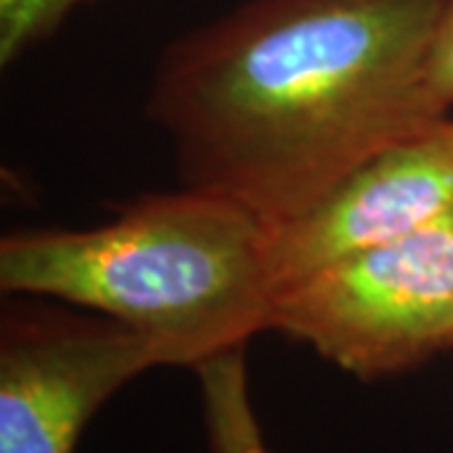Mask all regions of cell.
<instances>
[{
  "label": "cell",
  "mask_w": 453,
  "mask_h": 453,
  "mask_svg": "<svg viewBox=\"0 0 453 453\" xmlns=\"http://www.w3.org/2000/svg\"><path fill=\"white\" fill-rule=\"evenodd\" d=\"M446 0H250L172 43L146 111L184 187L273 229L443 121L428 65Z\"/></svg>",
  "instance_id": "obj_1"
},
{
  "label": "cell",
  "mask_w": 453,
  "mask_h": 453,
  "mask_svg": "<svg viewBox=\"0 0 453 453\" xmlns=\"http://www.w3.org/2000/svg\"><path fill=\"white\" fill-rule=\"evenodd\" d=\"M0 288L106 315L196 368L270 330L273 226L192 187L146 195L91 229L8 234Z\"/></svg>",
  "instance_id": "obj_2"
},
{
  "label": "cell",
  "mask_w": 453,
  "mask_h": 453,
  "mask_svg": "<svg viewBox=\"0 0 453 453\" xmlns=\"http://www.w3.org/2000/svg\"><path fill=\"white\" fill-rule=\"evenodd\" d=\"M270 330L363 380L453 348V211L280 288Z\"/></svg>",
  "instance_id": "obj_3"
},
{
  "label": "cell",
  "mask_w": 453,
  "mask_h": 453,
  "mask_svg": "<svg viewBox=\"0 0 453 453\" xmlns=\"http://www.w3.org/2000/svg\"><path fill=\"white\" fill-rule=\"evenodd\" d=\"M166 365L136 330L98 312L5 308L0 453H76L86 423L131 378Z\"/></svg>",
  "instance_id": "obj_4"
},
{
  "label": "cell",
  "mask_w": 453,
  "mask_h": 453,
  "mask_svg": "<svg viewBox=\"0 0 453 453\" xmlns=\"http://www.w3.org/2000/svg\"><path fill=\"white\" fill-rule=\"evenodd\" d=\"M453 211V119L408 136L305 214L273 229L277 290L378 244L395 242Z\"/></svg>",
  "instance_id": "obj_5"
},
{
  "label": "cell",
  "mask_w": 453,
  "mask_h": 453,
  "mask_svg": "<svg viewBox=\"0 0 453 453\" xmlns=\"http://www.w3.org/2000/svg\"><path fill=\"white\" fill-rule=\"evenodd\" d=\"M204 418L211 453H270L250 401L244 348L199 363Z\"/></svg>",
  "instance_id": "obj_6"
},
{
  "label": "cell",
  "mask_w": 453,
  "mask_h": 453,
  "mask_svg": "<svg viewBox=\"0 0 453 453\" xmlns=\"http://www.w3.org/2000/svg\"><path fill=\"white\" fill-rule=\"evenodd\" d=\"M428 88L438 109L449 113L453 106V0H446L436 43L428 65Z\"/></svg>",
  "instance_id": "obj_7"
}]
</instances>
